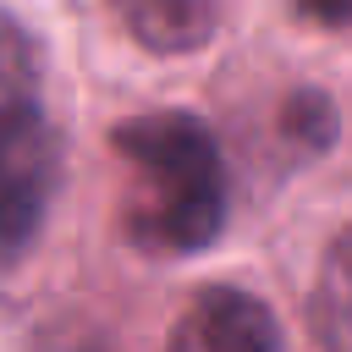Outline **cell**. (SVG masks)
I'll list each match as a JSON object with an SVG mask.
<instances>
[{
    "instance_id": "cell-1",
    "label": "cell",
    "mask_w": 352,
    "mask_h": 352,
    "mask_svg": "<svg viewBox=\"0 0 352 352\" xmlns=\"http://www.w3.org/2000/svg\"><path fill=\"white\" fill-rule=\"evenodd\" d=\"M121 165V236L148 258H192L220 242L231 214L226 154L204 116L143 110L110 126Z\"/></svg>"
},
{
    "instance_id": "cell-2",
    "label": "cell",
    "mask_w": 352,
    "mask_h": 352,
    "mask_svg": "<svg viewBox=\"0 0 352 352\" xmlns=\"http://www.w3.org/2000/svg\"><path fill=\"white\" fill-rule=\"evenodd\" d=\"M66 143L38 88L0 94V258H22L60 192Z\"/></svg>"
},
{
    "instance_id": "cell-3",
    "label": "cell",
    "mask_w": 352,
    "mask_h": 352,
    "mask_svg": "<svg viewBox=\"0 0 352 352\" xmlns=\"http://www.w3.org/2000/svg\"><path fill=\"white\" fill-rule=\"evenodd\" d=\"M170 352H286V330L258 292L209 280L187 297L170 330Z\"/></svg>"
},
{
    "instance_id": "cell-4",
    "label": "cell",
    "mask_w": 352,
    "mask_h": 352,
    "mask_svg": "<svg viewBox=\"0 0 352 352\" xmlns=\"http://www.w3.org/2000/svg\"><path fill=\"white\" fill-rule=\"evenodd\" d=\"M148 55H192L220 33L226 0H104Z\"/></svg>"
},
{
    "instance_id": "cell-5",
    "label": "cell",
    "mask_w": 352,
    "mask_h": 352,
    "mask_svg": "<svg viewBox=\"0 0 352 352\" xmlns=\"http://www.w3.org/2000/svg\"><path fill=\"white\" fill-rule=\"evenodd\" d=\"M308 336L314 352H352V226H341L319 253L308 292Z\"/></svg>"
},
{
    "instance_id": "cell-6",
    "label": "cell",
    "mask_w": 352,
    "mask_h": 352,
    "mask_svg": "<svg viewBox=\"0 0 352 352\" xmlns=\"http://www.w3.org/2000/svg\"><path fill=\"white\" fill-rule=\"evenodd\" d=\"M275 126L297 154H324L341 138V110L324 88H292L275 110Z\"/></svg>"
},
{
    "instance_id": "cell-7",
    "label": "cell",
    "mask_w": 352,
    "mask_h": 352,
    "mask_svg": "<svg viewBox=\"0 0 352 352\" xmlns=\"http://www.w3.org/2000/svg\"><path fill=\"white\" fill-rule=\"evenodd\" d=\"M44 82V60H38V44L33 33L0 11V94H16V88H38Z\"/></svg>"
},
{
    "instance_id": "cell-8",
    "label": "cell",
    "mask_w": 352,
    "mask_h": 352,
    "mask_svg": "<svg viewBox=\"0 0 352 352\" xmlns=\"http://www.w3.org/2000/svg\"><path fill=\"white\" fill-rule=\"evenodd\" d=\"M292 11L314 28H346L352 22V0H292Z\"/></svg>"
}]
</instances>
